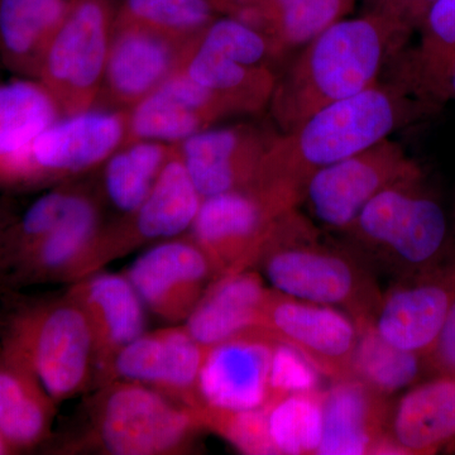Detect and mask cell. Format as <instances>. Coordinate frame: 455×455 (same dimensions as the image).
<instances>
[{
	"label": "cell",
	"mask_w": 455,
	"mask_h": 455,
	"mask_svg": "<svg viewBox=\"0 0 455 455\" xmlns=\"http://www.w3.org/2000/svg\"><path fill=\"white\" fill-rule=\"evenodd\" d=\"M363 3L366 5V12L390 18L398 0H363Z\"/></svg>",
	"instance_id": "obj_42"
},
{
	"label": "cell",
	"mask_w": 455,
	"mask_h": 455,
	"mask_svg": "<svg viewBox=\"0 0 455 455\" xmlns=\"http://www.w3.org/2000/svg\"><path fill=\"white\" fill-rule=\"evenodd\" d=\"M203 196L188 175L178 143L139 211L131 215L140 239H172L191 229Z\"/></svg>",
	"instance_id": "obj_28"
},
{
	"label": "cell",
	"mask_w": 455,
	"mask_h": 455,
	"mask_svg": "<svg viewBox=\"0 0 455 455\" xmlns=\"http://www.w3.org/2000/svg\"><path fill=\"white\" fill-rule=\"evenodd\" d=\"M419 31L420 42L406 61L400 85L434 108L429 101L431 89L455 51V0H436Z\"/></svg>",
	"instance_id": "obj_32"
},
{
	"label": "cell",
	"mask_w": 455,
	"mask_h": 455,
	"mask_svg": "<svg viewBox=\"0 0 455 455\" xmlns=\"http://www.w3.org/2000/svg\"><path fill=\"white\" fill-rule=\"evenodd\" d=\"M449 100H455V51L438 80L434 84L429 97L430 104L434 108L442 106Z\"/></svg>",
	"instance_id": "obj_40"
},
{
	"label": "cell",
	"mask_w": 455,
	"mask_h": 455,
	"mask_svg": "<svg viewBox=\"0 0 455 455\" xmlns=\"http://www.w3.org/2000/svg\"><path fill=\"white\" fill-rule=\"evenodd\" d=\"M199 410L203 427L220 433L245 454H276L268 429L266 407L248 411Z\"/></svg>",
	"instance_id": "obj_36"
},
{
	"label": "cell",
	"mask_w": 455,
	"mask_h": 455,
	"mask_svg": "<svg viewBox=\"0 0 455 455\" xmlns=\"http://www.w3.org/2000/svg\"><path fill=\"white\" fill-rule=\"evenodd\" d=\"M14 454L13 449L8 444L7 440L0 433V455Z\"/></svg>",
	"instance_id": "obj_43"
},
{
	"label": "cell",
	"mask_w": 455,
	"mask_h": 455,
	"mask_svg": "<svg viewBox=\"0 0 455 455\" xmlns=\"http://www.w3.org/2000/svg\"><path fill=\"white\" fill-rule=\"evenodd\" d=\"M423 179L419 164L405 149L386 139L370 148L314 173L304 199L320 223L348 232L359 212L386 188Z\"/></svg>",
	"instance_id": "obj_7"
},
{
	"label": "cell",
	"mask_w": 455,
	"mask_h": 455,
	"mask_svg": "<svg viewBox=\"0 0 455 455\" xmlns=\"http://www.w3.org/2000/svg\"><path fill=\"white\" fill-rule=\"evenodd\" d=\"M73 298L89 317L95 359L113 362L123 347L145 333L146 305L125 275H94L75 290Z\"/></svg>",
	"instance_id": "obj_24"
},
{
	"label": "cell",
	"mask_w": 455,
	"mask_h": 455,
	"mask_svg": "<svg viewBox=\"0 0 455 455\" xmlns=\"http://www.w3.org/2000/svg\"><path fill=\"white\" fill-rule=\"evenodd\" d=\"M180 70L218 95L233 114L260 112L271 101L277 82L268 66L239 64L205 49L197 40L188 49Z\"/></svg>",
	"instance_id": "obj_27"
},
{
	"label": "cell",
	"mask_w": 455,
	"mask_h": 455,
	"mask_svg": "<svg viewBox=\"0 0 455 455\" xmlns=\"http://www.w3.org/2000/svg\"><path fill=\"white\" fill-rule=\"evenodd\" d=\"M292 211L254 188L204 197L191 235L217 278L254 265L275 223Z\"/></svg>",
	"instance_id": "obj_10"
},
{
	"label": "cell",
	"mask_w": 455,
	"mask_h": 455,
	"mask_svg": "<svg viewBox=\"0 0 455 455\" xmlns=\"http://www.w3.org/2000/svg\"><path fill=\"white\" fill-rule=\"evenodd\" d=\"M396 86H371L302 122L283 136L274 137L253 184L289 208H298L314 173L359 154L401 125L415 121L430 108Z\"/></svg>",
	"instance_id": "obj_1"
},
{
	"label": "cell",
	"mask_w": 455,
	"mask_h": 455,
	"mask_svg": "<svg viewBox=\"0 0 455 455\" xmlns=\"http://www.w3.org/2000/svg\"><path fill=\"white\" fill-rule=\"evenodd\" d=\"M215 11L212 0H124L116 20L191 44L215 20Z\"/></svg>",
	"instance_id": "obj_34"
},
{
	"label": "cell",
	"mask_w": 455,
	"mask_h": 455,
	"mask_svg": "<svg viewBox=\"0 0 455 455\" xmlns=\"http://www.w3.org/2000/svg\"><path fill=\"white\" fill-rule=\"evenodd\" d=\"M100 239V212L94 200L74 190L64 217L20 262L4 280L27 284L52 280L79 267Z\"/></svg>",
	"instance_id": "obj_21"
},
{
	"label": "cell",
	"mask_w": 455,
	"mask_h": 455,
	"mask_svg": "<svg viewBox=\"0 0 455 455\" xmlns=\"http://www.w3.org/2000/svg\"><path fill=\"white\" fill-rule=\"evenodd\" d=\"M199 44L248 66H268L283 57L265 36L232 17L214 20L197 38Z\"/></svg>",
	"instance_id": "obj_35"
},
{
	"label": "cell",
	"mask_w": 455,
	"mask_h": 455,
	"mask_svg": "<svg viewBox=\"0 0 455 455\" xmlns=\"http://www.w3.org/2000/svg\"><path fill=\"white\" fill-rule=\"evenodd\" d=\"M348 233L400 276L439 265L447 244L442 205L425 191L423 179L386 188L359 212Z\"/></svg>",
	"instance_id": "obj_4"
},
{
	"label": "cell",
	"mask_w": 455,
	"mask_h": 455,
	"mask_svg": "<svg viewBox=\"0 0 455 455\" xmlns=\"http://www.w3.org/2000/svg\"><path fill=\"white\" fill-rule=\"evenodd\" d=\"M387 434L405 455L455 448V376L435 374L391 403Z\"/></svg>",
	"instance_id": "obj_19"
},
{
	"label": "cell",
	"mask_w": 455,
	"mask_h": 455,
	"mask_svg": "<svg viewBox=\"0 0 455 455\" xmlns=\"http://www.w3.org/2000/svg\"><path fill=\"white\" fill-rule=\"evenodd\" d=\"M275 339L254 328L206 349L199 379V409L248 411L267 406Z\"/></svg>",
	"instance_id": "obj_14"
},
{
	"label": "cell",
	"mask_w": 455,
	"mask_h": 455,
	"mask_svg": "<svg viewBox=\"0 0 455 455\" xmlns=\"http://www.w3.org/2000/svg\"><path fill=\"white\" fill-rule=\"evenodd\" d=\"M176 143L139 140L114 152L104 167V190L110 204L124 214H134L154 187Z\"/></svg>",
	"instance_id": "obj_30"
},
{
	"label": "cell",
	"mask_w": 455,
	"mask_h": 455,
	"mask_svg": "<svg viewBox=\"0 0 455 455\" xmlns=\"http://www.w3.org/2000/svg\"><path fill=\"white\" fill-rule=\"evenodd\" d=\"M200 427L197 409H182L160 392L127 381L110 387L97 420L101 444L116 455L171 453Z\"/></svg>",
	"instance_id": "obj_8"
},
{
	"label": "cell",
	"mask_w": 455,
	"mask_h": 455,
	"mask_svg": "<svg viewBox=\"0 0 455 455\" xmlns=\"http://www.w3.org/2000/svg\"><path fill=\"white\" fill-rule=\"evenodd\" d=\"M125 276L143 304L170 322L187 320L203 298L214 267L205 252L191 239H166L132 262Z\"/></svg>",
	"instance_id": "obj_15"
},
{
	"label": "cell",
	"mask_w": 455,
	"mask_h": 455,
	"mask_svg": "<svg viewBox=\"0 0 455 455\" xmlns=\"http://www.w3.org/2000/svg\"><path fill=\"white\" fill-rule=\"evenodd\" d=\"M272 140L251 125H235L208 128L178 146L204 199L250 188Z\"/></svg>",
	"instance_id": "obj_17"
},
{
	"label": "cell",
	"mask_w": 455,
	"mask_h": 455,
	"mask_svg": "<svg viewBox=\"0 0 455 455\" xmlns=\"http://www.w3.org/2000/svg\"><path fill=\"white\" fill-rule=\"evenodd\" d=\"M70 0H0V61L18 77L38 79Z\"/></svg>",
	"instance_id": "obj_26"
},
{
	"label": "cell",
	"mask_w": 455,
	"mask_h": 455,
	"mask_svg": "<svg viewBox=\"0 0 455 455\" xmlns=\"http://www.w3.org/2000/svg\"><path fill=\"white\" fill-rule=\"evenodd\" d=\"M2 340L25 359L56 403L88 382L94 335L85 310L74 298L18 310L9 317Z\"/></svg>",
	"instance_id": "obj_5"
},
{
	"label": "cell",
	"mask_w": 455,
	"mask_h": 455,
	"mask_svg": "<svg viewBox=\"0 0 455 455\" xmlns=\"http://www.w3.org/2000/svg\"><path fill=\"white\" fill-rule=\"evenodd\" d=\"M427 376H455V300L449 310L438 339L424 357Z\"/></svg>",
	"instance_id": "obj_38"
},
{
	"label": "cell",
	"mask_w": 455,
	"mask_h": 455,
	"mask_svg": "<svg viewBox=\"0 0 455 455\" xmlns=\"http://www.w3.org/2000/svg\"><path fill=\"white\" fill-rule=\"evenodd\" d=\"M205 352L184 326L143 333L123 347L112 363L119 379L172 391L199 409L196 387Z\"/></svg>",
	"instance_id": "obj_18"
},
{
	"label": "cell",
	"mask_w": 455,
	"mask_h": 455,
	"mask_svg": "<svg viewBox=\"0 0 455 455\" xmlns=\"http://www.w3.org/2000/svg\"><path fill=\"white\" fill-rule=\"evenodd\" d=\"M322 377L323 374L298 350L275 339L267 406L289 395L324 390L320 386Z\"/></svg>",
	"instance_id": "obj_37"
},
{
	"label": "cell",
	"mask_w": 455,
	"mask_h": 455,
	"mask_svg": "<svg viewBox=\"0 0 455 455\" xmlns=\"http://www.w3.org/2000/svg\"><path fill=\"white\" fill-rule=\"evenodd\" d=\"M128 110L92 108L62 116L33 140L26 163V188L85 172L124 146Z\"/></svg>",
	"instance_id": "obj_11"
},
{
	"label": "cell",
	"mask_w": 455,
	"mask_h": 455,
	"mask_svg": "<svg viewBox=\"0 0 455 455\" xmlns=\"http://www.w3.org/2000/svg\"><path fill=\"white\" fill-rule=\"evenodd\" d=\"M324 391L289 395L266 407L276 454H317L323 435Z\"/></svg>",
	"instance_id": "obj_33"
},
{
	"label": "cell",
	"mask_w": 455,
	"mask_h": 455,
	"mask_svg": "<svg viewBox=\"0 0 455 455\" xmlns=\"http://www.w3.org/2000/svg\"><path fill=\"white\" fill-rule=\"evenodd\" d=\"M254 265L276 291L337 307L355 324L373 322L381 302L370 272L352 254L323 243L296 209L278 218Z\"/></svg>",
	"instance_id": "obj_3"
},
{
	"label": "cell",
	"mask_w": 455,
	"mask_h": 455,
	"mask_svg": "<svg viewBox=\"0 0 455 455\" xmlns=\"http://www.w3.org/2000/svg\"><path fill=\"white\" fill-rule=\"evenodd\" d=\"M14 220H9L7 215L0 209V281L4 274L5 248H7V239L9 229Z\"/></svg>",
	"instance_id": "obj_41"
},
{
	"label": "cell",
	"mask_w": 455,
	"mask_h": 455,
	"mask_svg": "<svg viewBox=\"0 0 455 455\" xmlns=\"http://www.w3.org/2000/svg\"><path fill=\"white\" fill-rule=\"evenodd\" d=\"M194 42L184 44L147 27L114 20L97 101L104 104L99 108L130 110L181 68Z\"/></svg>",
	"instance_id": "obj_12"
},
{
	"label": "cell",
	"mask_w": 455,
	"mask_h": 455,
	"mask_svg": "<svg viewBox=\"0 0 455 455\" xmlns=\"http://www.w3.org/2000/svg\"><path fill=\"white\" fill-rule=\"evenodd\" d=\"M358 340L352 362V377L383 396L407 390L427 373L424 357L406 352L383 339L373 322L357 324Z\"/></svg>",
	"instance_id": "obj_31"
},
{
	"label": "cell",
	"mask_w": 455,
	"mask_h": 455,
	"mask_svg": "<svg viewBox=\"0 0 455 455\" xmlns=\"http://www.w3.org/2000/svg\"><path fill=\"white\" fill-rule=\"evenodd\" d=\"M267 291L262 277L247 269L217 278L185 320V329L205 349L238 337L257 325Z\"/></svg>",
	"instance_id": "obj_25"
},
{
	"label": "cell",
	"mask_w": 455,
	"mask_h": 455,
	"mask_svg": "<svg viewBox=\"0 0 455 455\" xmlns=\"http://www.w3.org/2000/svg\"><path fill=\"white\" fill-rule=\"evenodd\" d=\"M436 0H398L391 13V20L400 23L407 32L412 33L420 28L431 5Z\"/></svg>",
	"instance_id": "obj_39"
},
{
	"label": "cell",
	"mask_w": 455,
	"mask_h": 455,
	"mask_svg": "<svg viewBox=\"0 0 455 455\" xmlns=\"http://www.w3.org/2000/svg\"><path fill=\"white\" fill-rule=\"evenodd\" d=\"M455 300V263L400 276L383 293L373 325L397 348L429 355Z\"/></svg>",
	"instance_id": "obj_13"
},
{
	"label": "cell",
	"mask_w": 455,
	"mask_h": 455,
	"mask_svg": "<svg viewBox=\"0 0 455 455\" xmlns=\"http://www.w3.org/2000/svg\"><path fill=\"white\" fill-rule=\"evenodd\" d=\"M390 397L357 379H338L324 391L320 455L403 454L387 434Z\"/></svg>",
	"instance_id": "obj_16"
},
{
	"label": "cell",
	"mask_w": 455,
	"mask_h": 455,
	"mask_svg": "<svg viewBox=\"0 0 455 455\" xmlns=\"http://www.w3.org/2000/svg\"><path fill=\"white\" fill-rule=\"evenodd\" d=\"M211 127L205 92L179 70L128 110L124 146L139 140L173 145Z\"/></svg>",
	"instance_id": "obj_22"
},
{
	"label": "cell",
	"mask_w": 455,
	"mask_h": 455,
	"mask_svg": "<svg viewBox=\"0 0 455 455\" xmlns=\"http://www.w3.org/2000/svg\"><path fill=\"white\" fill-rule=\"evenodd\" d=\"M55 401L25 359L0 343V433L14 453L40 445L50 435Z\"/></svg>",
	"instance_id": "obj_23"
},
{
	"label": "cell",
	"mask_w": 455,
	"mask_h": 455,
	"mask_svg": "<svg viewBox=\"0 0 455 455\" xmlns=\"http://www.w3.org/2000/svg\"><path fill=\"white\" fill-rule=\"evenodd\" d=\"M256 326L298 350L331 382L352 377L358 328L344 311L268 289Z\"/></svg>",
	"instance_id": "obj_9"
},
{
	"label": "cell",
	"mask_w": 455,
	"mask_h": 455,
	"mask_svg": "<svg viewBox=\"0 0 455 455\" xmlns=\"http://www.w3.org/2000/svg\"><path fill=\"white\" fill-rule=\"evenodd\" d=\"M113 27L110 0H70L37 79L55 99L62 116L86 112L97 104Z\"/></svg>",
	"instance_id": "obj_6"
},
{
	"label": "cell",
	"mask_w": 455,
	"mask_h": 455,
	"mask_svg": "<svg viewBox=\"0 0 455 455\" xmlns=\"http://www.w3.org/2000/svg\"><path fill=\"white\" fill-rule=\"evenodd\" d=\"M60 116L55 99L38 80L0 84V188H25L27 152Z\"/></svg>",
	"instance_id": "obj_20"
},
{
	"label": "cell",
	"mask_w": 455,
	"mask_h": 455,
	"mask_svg": "<svg viewBox=\"0 0 455 455\" xmlns=\"http://www.w3.org/2000/svg\"><path fill=\"white\" fill-rule=\"evenodd\" d=\"M355 0H263L259 33L281 55L307 46L352 11Z\"/></svg>",
	"instance_id": "obj_29"
},
{
	"label": "cell",
	"mask_w": 455,
	"mask_h": 455,
	"mask_svg": "<svg viewBox=\"0 0 455 455\" xmlns=\"http://www.w3.org/2000/svg\"><path fill=\"white\" fill-rule=\"evenodd\" d=\"M411 35L390 18L366 12L340 20L305 46L272 94V116L283 133L323 108L376 85L385 62Z\"/></svg>",
	"instance_id": "obj_2"
},
{
	"label": "cell",
	"mask_w": 455,
	"mask_h": 455,
	"mask_svg": "<svg viewBox=\"0 0 455 455\" xmlns=\"http://www.w3.org/2000/svg\"><path fill=\"white\" fill-rule=\"evenodd\" d=\"M455 449V448H454Z\"/></svg>",
	"instance_id": "obj_44"
}]
</instances>
